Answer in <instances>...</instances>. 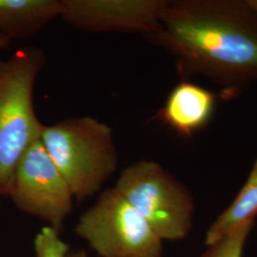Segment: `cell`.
<instances>
[{
    "mask_svg": "<svg viewBox=\"0 0 257 257\" xmlns=\"http://www.w3.org/2000/svg\"><path fill=\"white\" fill-rule=\"evenodd\" d=\"M257 217V158L243 187L230 206L212 222L205 235V246H211L240 225Z\"/></svg>",
    "mask_w": 257,
    "mask_h": 257,
    "instance_id": "obj_10",
    "label": "cell"
},
{
    "mask_svg": "<svg viewBox=\"0 0 257 257\" xmlns=\"http://www.w3.org/2000/svg\"><path fill=\"white\" fill-rule=\"evenodd\" d=\"M10 198L19 211L60 231L74 209V194L40 138L20 158Z\"/></svg>",
    "mask_w": 257,
    "mask_h": 257,
    "instance_id": "obj_6",
    "label": "cell"
},
{
    "mask_svg": "<svg viewBox=\"0 0 257 257\" xmlns=\"http://www.w3.org/2000/svg\"><path fill=\"white\" fill-rule=\"evenodd\" d=\"M148 39L179 69L234 93L257 81V16L245 0H170Z\"/></svg>",
    "mask_w": 257,
    "mask_h": 257,
    "instance_id": "obj_1",
    "label": "cell"
},
{
    "mask_svg": "<svg viewBox=\"0 0 257 257\" xmlns=\"http://www.w3.org/2000/svg\"><path fill=\"white\" fill-rule=\"evenodd\" d=\"M255 220L248 221L231 230L225 237L218 240L198 257H243L245 245Z\"/></svg>",
    "mask_w": 257,
    "mask_h": 257,
    "instance_id": "obj_11",
    "label": "cell"
},
{
    "mask_svg": "<svg viewBox=\"0 0 257 257\" xmlns=\"http://www.w3.org/2000/svg\"><path fill=\"white\" fill-rule=\"evenodd\" d=\"M170 0H61L60 17L92 34H156Z\"/></svg>",
    "mask_w": 257,
    "mask_h": 257,
    "instance_id": "obj_7",
    "label": "cell"
},
{
    "mask_svg": "<svg viewBox=\"0 0 257 257\" xmlns=\"http://www.w3.org/2000/svg\"><path fill=\"white\" fill-rule=\"evenodd\" d=\"M61 0H0V36L26 39L60 17Z\"/></svg>",
    "mask_w": 257,
    "mask_h": 257,
    "instance_id": "obj_9",
    "label": "cell"
},
{
    "mask_svg": "<svg viewBox=\"0 0 257 257\" xmlns=\"http://www.w3.org/2000/svg\"><path fill=\"white\" fill-rule=\"evenodd\" d=\"M36 257H88L83 249H72L60 237L59 231L44 227L34 240Z\"/></svg>",
    "mask_w": 257,
    "mask_h": 257,
    "instance_id": "obj_12",
    "label": "cell"
},
{
    "mask_svg": "<svg viewBox=\"0 0 257 257\" xmlns=\"http://www.w3.org/2000/svg\"><path fill=\"white\" fill-rule=\"evenodd\" d=\"M114 188L163 241H181L193 228L194 200L189 189L154 161L124 168Z\"/></svg>",
    "mask_w": 257,
    "mask_h": 257,
    "instance_id": "obj_4",
    "label": "cell"
},
{
    "mask_svg": "<svg viewBox=\"0 0 257 257\" xmlns=\"http://www.w3.org/2000/svg\"><path fill=\"white\" fill-rule=\"evenodd\" d=\"M45 62L43 50L33 46L0 58V196L9 197L20 158L40 138L34 90Z\"/></svg>",
    "mask_w": 257,
    "mask_h": 257,
    "instance_id": "obj_3",
    "label": "cell"
},
{
    "mask_svg": "<svg viewBox=\"0 0 257 257\" xmlns=\"http://www.w3.org/2000/svg\"><path fill=\"white\" fill-rule=\"evenodd\" d=\"M248 8L251 10L257 16V0H245Z\"/></svg>",
    "mask_w": 257,
    "mask_h": 257,
    "instance_id": "obj_14",
    "label": "cell"
},
{
    "mask_svg": "<svg viewBox=\"0 0 257 257\" xmlns=\"http://www.w3.org/2000/svg\"><path fill=\"white\" fill-rule=\"evenodd\" d=\"M40 141L76 201L99 193L117 169L119 156L112 128L92 116L43 125Z\"/></svg>",
    "mask_w": 257,
    "mask_h": 257,
    "instance_id": "obj_2",
    "label": "cell"
},
{
    "mask_svg": "<svg viewBox=\"0 0 257 257\" xmlns=\"http://www.w3.org/2000/svg\"><path fill=\"white\" fill-rule=\"evenodd\" d=\"M12 42H13V40H11L8 37L0 36V50H5V49L9 48Z\"/></svg>",
    "mask_w": 257,
    "mask_h": 257,
    "instance_id": "obj_13",
    "label": "cell"
},
{
    "mask_svg": "<svg viewBox=\"0 0 257 257\" xmlns=\"http://www.w3.org/2000/svg\"><path fill=\"white\" fill-rule=\"evenodd\" d=\"M216 106V94L201 86L182 81L170 92L157 118L177 135L190 138L206 127Z\"/></svg>",
    "mask_w": 257,
    "mask_h": 257,
    "instance_id": "obj_8",
    "label": "cell"
},
{
    "mask_svg": "<svg viewBox=\"0 0 257 257\" xmlns=\"http://www.w3.org/2000/svg\"><path fill=\"white\" fill-rule=\"evenodd\" d=\"M75 233L99 257L163 255V240L114 187L79 216Z\"/></svg>",
    "mask_w": 257,
    "mask_h": 257,
    "instance_id": "obj_5",
    "label": "cell"
}]
</instances>
